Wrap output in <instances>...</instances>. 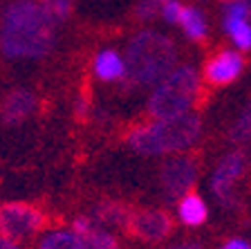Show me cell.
<instances>
[{
    "label": "cell",
    "instance_id": "obj_16",
    "mask_svg": "<svg viewBox=\"0 0 251 249\" xmlns=\"http://www.w3.org/2000/svg\"><path fill=\"white\" fill-rule=\"evenodd\" d=\"M175 218L188 229H198L209 220V204L198 191H191L175 204Z\"/></svg>",
    "mask_w": 251,
    "mask_h": 249
},
{
    "label": "cell",
    "instance_id": "obj_20",
    "mask_svg": "<svg viewBox=\"0 0 251 249\" xmlns=\"http://www.w3.org/2000/svg\"><path fill=\"white\" fill-rule=\"evenodd\" d=\"M184 7L186 5H184L182 0H164L162 5H159V16H162V21L168 23V25H179Z\"/></svg>",
    "mask_w": 251,
    "mask_h": 249
},
{
    "label": "cell",
    "instance_id": "obj_7",
    "mask_svg": "<svg viewBox=\"0 0 251 249\" xmlns=\"http://www.w3.org/2000/svg\"><path fill=\"white\" fill-rule=\"evenodd\" d=\"M247 164L249 157L245 151L233 148V151L225 153L218 160L215 168L211 171L209 177V189L213 193V200L222 209H233L238 204V193H235V184L242 180L247 173Z\"/></svg>",
    "mask_w": 251,
    "mask_h": 249
},
{
    "label": "cell",
    "instance_id": "obj_18",
    "mask_svg": "<svg viewBox=\"0 0 251 249\" xmlns=\"http://www.w3.org/2000/svg\"><path fill=\"white\" fill-rule=\"evenodd\" d=\"M226 137L231 144H249L251 141V101L238 112L233 124L229 126Z\"/></svg>",
    "mask_w": 251,
    "mask_h": 249
},
{
    "label": "cell",
    "instance_id": "obj_2",
    "mask_svg": "<svg viewBox=\"0 0 251 249\" xmlns=\"http://www.w3.org/2000/svg\"><path fill=\"white\" fill-rule=\"evenodd\" d=\"M126 58V90H152L175 65H177V45L168 34L144 27L135 31L124 50Z\"/></svg>",
    "mask_w": 251,
    "mask_h": 249
},
{
    "label": "cell",
    "instance_id": "obj_26",
    "mask_svg": "<svg viewBox=\"0 0 251 249\" xmlns=\"http://www.w3.org/2000/svg\"><path fill=\"white\" fill-rule=\"evenodd\" d=\"M247 5H249V14H251V0H247Z\"/></svg>",
    "mask_w": 251,
    "mask_h": 249
},
{
    "label": "cell",
    "instance_id": "obj_6",
    "mask_svg": "<svg viewBox=\"0 0 251 249\" xmlns=\"http://www.w3.org/2000/svg\"><path fill=\"white\" fill-rule=\"evenodd\" d=\"M47 229V216L41 207L29 202H2L0 204V236L29 243Z\"/></svg>",
    "mask_w": 251,
    "mask_h": 249
},
{
    "label": "cell",
    "instance_id": "obj_3",
    "mask_svg": "<svg viewBox=\"0 0 251 249\" xmlns=\"http://www.w3.org/2000/svg\"><path fill=\"white\" fill-rule=\"evenodd\" d=\"M202 139V119L186 112L171 119H148L126 133V146L144 157H171L191 153Z\"/></svg>",
    "mask_w": 251,
    "mask_h": 249
},
{
    "label": "cell",
    "instance_id": "obj_4",
    "mask_svg": "<svg viewBox=\"0 0 251 249\" xmlns=\"http://www.w3.org/2000/svg\"><path fill=\"white\" fill-rule=\"evenodd\" d=\"M202 72L193 63H177L162 81L151 90L146 99V112L151 119H171L193 112L202 94Z\"/></svg>",
    "mask_w": 251,
    "mask_h": 249
},
{
    "label": "cell",
    "instance_id": "obj_10",
    "mask_svg": "<svg viewBox=\"0 0 251 249\" xmlns=\"http://www.w3.org/2000/svg\"><path fill=\"white\" fill-rule=\"evenodd\" d=\"M38 112V94L27 85H16L0 99V121L5 126H21Z\"/></svg>",
    "mask_w": 251,
    "mask_h": 249
},
{
    "label": "cell",
    "instance_id": "obj_19",
    "mask_svg": "<svg viewBox=\"0 0 251 249\" xmlns=\"http://www.w3.org/2000/svg\"><path fill=\"white\" fill-rule=\"evenodd\" d=\"M41 2L45 5V9L50 11L61 25L68 21L74 11V0H41Z\"/></svg>",
    "mask_w": 251,
    "mask_h": 249
},
{
    "label": "cell",
    "instance_id": "obj_22",
    "mask_svg": "<svg viewBox=\"0 0 251 249\" xmlns=\"http://www.w3.org/2000/svg\"><path fill=\"white\" fill-rule=\"evenodd\" d=\"M159 249H204V245L200 240H193V238H184V240H175V243H168V245H162Z\"/></svg>",
    "mask_w": 251,
    "mask_h": 249
},
{
    "label": "cell",
    "instance_id": "obj_1",
    "mask_svg": "<svg viewBox=\"0 0 251 249\" xmlns=\"http://www.w3.org/2000/svg\"><path fill=\"white\" fill-rule=\"evenodd\" d=\"M61 23L41 0H9L0 9V56L5 61H43L54 52Z\"/></svg>",
    "mask_w": 251,
    "mask_h": 249
},
{
    "label": "cell",
    "instance_id": "obj_9",
    "mask_svg": "<svg viewBox=\"0 0 251 249\" xmlns=\"http://www.w3.org/2000/svg\"><path fill=\"white\" fill-rule=\"evenodd\" d=\"M247 68V61L240 50H220L218 54L204 63L202 79L213 88H225L229 83L238 81Z\"/></svg>",
    "mask_w": 251,
    "mask_h": 249
},
{
    "label": "cell",
    "instance_id": "obj_23",
    "mask_svg": "<svg viewBox=\"0 0 251 249\" xmlns=\"http://www.w3.org/2000/svg\"><path fill=\"white\" fill-rule=\"evenodd\" d=\"M220 249H251V243L240 238V236H231V238H226L225 243L220 245Z\"/></svg>",
    "mask_w": 251,
    "mask_h": 249
},
{
    "label": "cell",
    "instance_id": "obj_5",
    "mask_svg": "<svg viewBox=\"0 0 251 249\" xmlns=\"http://www.w3.org/2000/svg\"><path fill=\"white\" fill-rule=\"evenodd\" d=\"M198 180H200V162L191 153L164 157L159 173H157L159 191H162V197L166 204H177L186 193L193 191Z\"/></svg>",
    "mask_w": 251,
    "mask_h": 249
},
{
    "label": "cell",
    "instance_id": "obj_12",
    "mask_svg": "<svg viewBox=\"0 0 251 249\" xmlns=\"http://www.w3.org/2000/svg\"><path fill=\"white\" fill-rule=\"evenodd\" d=\"M130 211L124 202L119 200H112V197H103V200H97V202L90 207L88 216L99 224L105 227L110 231H126L128 229V220H130Z\"/></svg>",
    "mask_w": 251,
    "mask_h": 249
},
{
    "label": "cell",
    "instance_id": "obj_17",
    "mask_svg": "<svg viewBox=\"0 0 251 249\" xmlns=\"http://www.w3.org/2000/svg\"><path fill=\"white\" fill-rule=\"evenodd\" d=\"M179 27H182L184 36L193 43L204 41V38L209 36V21H206V14L195 5L184 7V14H182V18H179Z\"/></svg>",
    "mask_w": 251,
    "mask_h": 249
},
{
    "label": "cell",
    "instance_id": "obj_21",
    "mask_svg": "<svg viewBox=\"0 0 251 249\" xmlns=\"http://www.w3.org/2000/svg\"><path fill=\"white\" fill-rule=\"evenodd\" d=\"M159 5L157 0H139L135 5V18L139 23H152L159 18Z\"/></svg>",
    "mask_w": 251,
    "mask_h": 249
},
{
    "label": "cell",
    "instance_id": "obj_11",
    "mask_svg": "<svg viewBox=\"0 0 251 249\" xmlns=\"http://www.w3.org/2000/svg\"><path fill=\"white\" fill-rule=\"evenodd\" d=\"M249 5L247 0H231L225 5L222 14V29L231 38L235 50L249 52L251 50V23H249Z\"/></svg>",
    "mask_w": 251,
    "mask_h": 249
},
{
    "label": "cell",
    "instance_id": "obj_8",
    "mask_svg": "<svg viewBox=\"0 0 251 249\" xmlns=\"http://www.w3.org/2000/svg\"><path fill=\"white\" fill-rule=\"evenodd\" d=\"M173 229H175V220L166 209L157 207H144V209H132L130 220H128V234L132 238L141 240L146 245H162L171 238Z\"/></svg>",
    "mask_w": 251,
    "mask_h": 249
},
{
    "label": "cell",
    "instance_id": "obj_15",
    "mask_svg": "<svg viewBox=\"0 0 251 249\" xmlns=\"http://www.w3.org/2000/svg\"><path fill=\"white\" fill-rule=\"evenodd\" d=\"M70 224L88 240L90 249H121V243L115 231H110V229H105V227H99L88 213H81V216L72 218Z\"/></svg>",
    "mask_w": 251,
    "mask_h": 249
},
{
    "label": "cell",
    "instance_id": "obj_27",
    "mask_svg": "<svg viewBox=\"0 0 251 249\" xmlns=\"http://www.w3.org/2000/svg\"><path fill=\"white\" fill-rule=\"evenodd\" d=\"M200 2H209V0H200Z\"/></svg>",
    "mask_w": 251,
    "mask_h": 249
},
{
    "label": "cell",
    "instance_id": "obj_24",
    "mask_svg": "<svg viewBox=\"0 0 251 249\" xmlns=\"http://www.w3.org/2000/svg\"><path fill=\"white\" fill-rule=\"evenodd\" d=\"M74 108H76V114L78 117H88L90 114V108H92V106H90V101L85 97H78L76 101H74Z\"/></svg>",
    "mask_w": 251,
    "mask_h": 249
},
{
    "label": "cell",
    "instance_id": "obj_14",
    "mask_svg": "<svg viewBox=\"0 0 251 249\" xmlns=\"http://www.w3.org/2000/svg\"><path fill=\"white\" fill-rule=\"evenodd\" d=\"M36 249H90V245L72 224H58L47 227L38 236Z\"/></svg>",
    "mask_w": 251,
    "mask_h": 249
},
{
    "label": "cell",
    "instance_id": "obj_13",
    "mask_svg": "<svg viewBox=\"0 0 251 249\" xmlns=\"http://www.w3.org/2000/svg\"><path fill=\"white\" fill-rule=\"evenodd\" d=\"M92 77L101 83H124L126 79V58L124 52L115 47H101L92 56Z\"/></svg>",
    "mask_w": 251,
    "mask_h": 249
},
{
    "label": "cell",
    "instance_id": "obj_25",
    "mask_svg": "<svg viewBox=\"0 0 251 249\" xmlns=\"http://www.w3.org/2000/svg\"><path fill=\"white\" fill-rule=\"evenodd\" d=\"M0 249H23V243H16L7 236H0Z\"/></svg>",
    "mask_w": 251,
    "mask_h": 249
},
{
    "label": "cell",
    "instance_id": "obj_28",
    "mask_svg": "<svg viewBox=\"0 0 251 249\" xmlns=\"http://www.w3.org/2000/svg\"><path fill=\"white\" fill-rule=\"evenodd\" d=\"M157 2H164V0H157Z\"/></svg>",
    "mask_w": 251,
    "mask_h": 249
}]
</instances>
